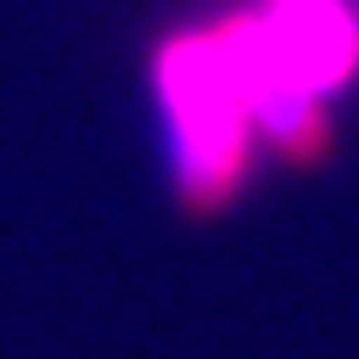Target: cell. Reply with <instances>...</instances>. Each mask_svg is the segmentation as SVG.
Segmentation results:
<instances>
[{"label":"cell","mask_w":359,"mask_h":359,"mask_svg":"<svg viewBox=\"0 0 359 359\" xmlns=\"http://www.w3.org/2000/svg\"><path fill=\"white\" fill-rule=\"evenodd\" d=\"M246 38L259 50V95H252V107L271 88L322 95L359 63V25L341 0H271L259 19H246Z\"/></svg>","instance_id":"2"},{"label":"cell","mask_w":359,"mask_h":359,"mask_svg":"<svg viewBox=\"0 0 359 359\" xmlns=\"http://www.w3.org/2000/svg\"><path fill=\"white\" fill-rule=\"evenodd\" d=\"M164 101L177 120V170L196 196H215L246 145V82L227 38H177L164 50Z\"/></svg>","instance_id":"1"}]
</instances>
